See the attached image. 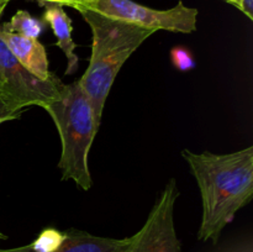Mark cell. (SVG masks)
Returning <instances> with one entry per match:
<instances>
[{
  "label": "cell",
  "instance_id": "obj_16",
  "mask_svg": "<svg viewBox=\"0 0 253 252\" xmlns=\"http://www.w3.org/2000/svg\"><path fill=\"white\" fill-rule=\"evenodd\" d=\"M11 0H0V12H4V9Z\"/></svg>",
  "mask_w": 253,
  "mask_h": 252
},
{
  "label": "cell",
  "instance_id": "obj_9",
  "mask_svg": "<svg viewBox=\"0 0 253 252\" xmlns=\"http://www.w3.org/2000/svg\"><path fill=\"white\" fill-rule=\"evenodd\" d=\"M42 21L48 24L57 37V47L62 49L67 57L66 76L74 74L78 69L79 58L76 53V43L72 39V20L64 11L61 5H44V12L42 15Z\"/></svg>",
  "mask_w": 253,
  "mask_h": 252
},
{
  "label": "cell",
  "instance_id": "obj_6",
  "mask_svg": "<svg viewBox=\"0 0 253 252\" xmlns=\"http://www.w3.org/2000/svg\"><path fill=\"white\" fill-rule=\"evenodd\" d=\"M179 195L174 178L156 200L143 226L128 237L124 252H182L174 226V205Z\"/></svg>",
  "mask_w": 253,
  "mask_h": 252
},
{
  "label": "cell",
  "instance_id": "obj_12",
  "mask_svg": "<svg viewBox=\"0 0 253 252\" xmlns=\"http://www.w3.org/2000/svg\"><path fill=\"white\" fill-rule=\"evenodd\" d=\"M36 1L39 2L41 6L54 4L61 5V6H71L76 10H81L89 7L93 2H95L96 0H36Z\"/></svg>",
  "mask_w": 253,
  "mask_h": 252
},
{
  "label": "cell",
  "instance_id": "obj_2",
  "mask_svg": "<svg viewBox=\"0 0 253 252\" xmlns=\"http://www.w3.org/2000/svg\"><path fill=\"white\" fill-rule=\"evenodd\" d=\"M78 11L93 35L89 66L78 83L90 100L96 120L100 123L106 99L119 71L155 31L94 10Z\"/></svg>",
  "mask_w": 253,
  "mask_h": 252
},
{
  "label": "cell",
  "instance_id": "obj_13",
  "mask_svg": "<svg viewBox=\"0 0 253 252\" xmlns=\"http://www.w3.org/2000/svg\"><path fill=\"white\" fill-rule=\"evenodd\" d=\"M21 114L22 110H12V109L9 108V106L6 105V103L0 98V124L5 123V121L19 119Z\"/></svg>",
  "mask_w": 253,
  "mask_h": 252
},
{
  "label": "cell",
  "instance_id": "obj_14",
  "mask_svg": "<svg viewBox=\"0 0 253 252\" xmlns=\"http://www.w3.org/2000/svg\"><path fill=\"white\" fill-rule=\"evenodd\" d=\"M242 12L250 20H253V0H242Z\"/></svg>",
  "mask_w": 253,
  "mask_h": 252
},
{
  "label": "cell",
  "instance_id": "obj_11",
  "mask_svg": "<svg viewBox=\"0 0 253 252\" xmlns=\"http://www.w3.org/2000/svg\"><path fill=\"white\" fill-rule=\"evenodd\" d=\"M170 61L179 71H190L195 67V61L189 51L183 47H174L170 49Z\"/></svg>",
  "mask_w": 253,
  "mask_h": 252
},
{
  "label": "cell",
  "instance_id": "obj_10",
  "mask_svg": "<svg viewBox=\"0 0 253 252\" xmlns=\"http://www.w3.org/2000/svg\"><path fill=\"white\" fill-rule=\"evenodd\" d=\"M44 25L46 24L42 20L34 17L26 10H19L9 22H5L0 27L6 31L24 35L31 39H39L43 32Z\"/></svg>",
  "mask_w": 253,
  "mask_h": 252
},
{
  "label": "cell",
  "instance_id": "obj_7",
  "mask_svg": "<svg viewBox=\"0 0 253 252\" xmlns=\"http://www.w3.org/2000/svg\"><path fill=\"white\" fill-rule=\"evenodd\" d=\"M127 242L128 237L110 239L76 229L67 231L46 229L31 244L0 252H124Z\"/></svg>",
  "mask_w": 253,
  "mask_h": 252
},
{
  "label": "cell",
  "instance_id": "obj_8",
  "mask_svg": "<svg viewBox=\"0 0 253 252\" xmlns=\"http://www.w3.org/2000/svg\"><path fill=\"white\" fill-rule=\"evenodd\" d=\"M0 35L15 58L40 79H48L53 73L49 72L46 48L39 39L6 31L0 27Z\"/></svg>",
  "mask_w": 253,
  "mask_h": 252
},
{
  "label": "cell",
  "instance_id": "obj_18",
  "mask_svg": "<svg viewBox=\"0 0 253 252\" xmlns=\"http://www.w3.org/2000/svg\"><path fill=\"white\" fill-rule=\"evenodd\" d=\"M1 15H2V12H0V17H1Z\"/></svg>",
  "mask_w": 253,
  "mask_h": 252
},
{
  "label": "cell",
  "instance_id": "obj_1",
  "mask_svg": "<svg viewBox=\"0 0 253 252\" xmlns=\"http://www.w3.org/2000/svg\"><path fill=\"white\" fill-rule=\"evenodd\" d=\"M202 197L198 239L216 244L222 230L253 198V146L226 155L183 150Z\"/></svg>",
  "mask_w": 253,
  "mask_h": 252
},
{
  "label": "cell",
  "instance_id": "obj_17",
  "mask_svg": "<svg viewBox=\"0 0 253 252\" xmlns=\"http://www.w3.org/2000/svg\"><path fill=\"white\" fill-rule=\"evenodd\" d=\"M1 239H6V236H5L4 234H1V232H0V240Z\"/></svg>",
  "mask_w": 253,
  "mask_h": 252
},
{
  "label": "cell",
  "instance_id": "obj_5",
  "mask_svg": "<svg viewBox=\"0 0 253 252\" xmlns=\"http://www.w3.org/2000/svg\"><path fill=\"white\" fill-rule=\"evenodd\" d=\"M86 9L153 30L155 32L166 30L192 34L197 30L198 10L185 6L182 1L170 9L157 10L138 4L133 0H96Z\"/></svg>",
  "mask_w": 253,
  "mask_h": 252
},
{
  "label": "cell",
  "instance_id": "obj_4",
  "mask_svg": "<svg viewBox=\"0 0 253 252\" xmlns=\"http://www.w3.org/2000/svg\"><path fill=\"white\" fill-rule=\"evenodd\" d=\"M61 79L52 74L40 79L25 68L7 48L0 35V98L12 110L26 106H46L61 95Z\"/></svg>",
  "mask_w": 253,
  "mask_h": 252
},
{
  "label": "cell",
  "instance_id": "obj_15",
  "mask_svg": "<svg viewBox=\"0 0 253 252\" xmlns=\"http://www.w3.org/2000/svg\"><path fill=\"white\" fill-rule=\"evenodd\" d=\"M225 1H227L229 4L234 5V6H236L237 9L241 10L242 11V0H225Z\"/></svg>",
  "mask_w": 253,
  "mask_h": 252
},
{
  "label": "cell",
  "instance_id": "obj_3",
  "mask_svg": "<svg viewBox=\"0 0 253 252\" xmlns=\"http://www.w3.org/2000/svg\"><path fill=\"white\" fill-rule=\"evenodd\" d=\"M59 132L62 143L58 167L62 179H72L83 190L93 185L88 156L100 123L96 120L93 105L78 81L63 84L61 95L43 106Z\"/></svg>",
  "mask_w": 253,
  "mask_h": 252
}]
</instances>
